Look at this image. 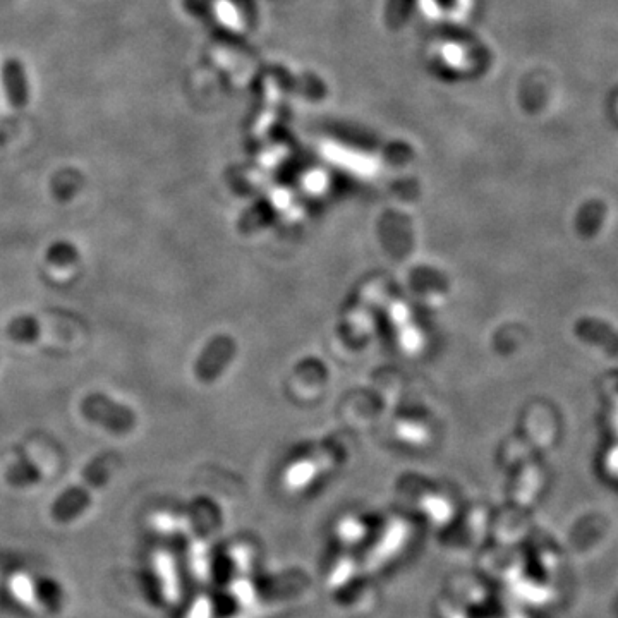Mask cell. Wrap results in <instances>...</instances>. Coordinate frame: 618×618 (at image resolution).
<instances>
[{"label":"cell","instance_id":"3","mask_svg":"<svg viewBox=\"0 0 618 618\" xmlns=\"http://www.w3.org/2000/svg\"><path fill=\"white\" fill-rule=\"evenodd\" d=\"M110 462H112V455L110 454L100 455L98 459L91 462L88 471H86V485L71 491V495L67 493L66 497L62 498V507H66L67 510L78 509L83 500H86V497H88L86 493H88L91 486L100 485L103 479L107 478V474L110 471Z\"/></svg>","mask_w":618,"mask_h":618},{"label":"cell","instance_id":"1","mask_svg":"<svg viewBox=\"0 0 618 618\" xmlns=\"http://www.w3.org/2000/svg\"><path fill=\"white\" fill-rule=\"evenodd\" d=\"M81 411L88 421L114 433H126L134 425L133 412L129 411L128 407L119 406L107 395H86L81 402Z\"/></svg>","mask_w":618,"mask_h":618},{"label":"cell","instance_id":"5","mask_svg":"<svg viewBox=\"0 0 618 618\" xmlns=\"http://www.w3.org/2000/svg\"><path fill=\"white\" fill-rule=\"evenodd\" d=\"M18 129L16 121H0V146H6L9 141H13Z\"/></svg>","mask_w":618,"mask_h":618},{"label":"cell","instance_id":"2","mask_svg":"<svg viewBox=\"0 0 618 618\" xmlns=\"http://www.w3.org/2000/svg\"><path fill=\"white\" fill-rule=\"evenodd\" d=\"M2 81L6 88L9 103L16 109H23L30 102V85L26 69L18 59H9L2 67Z\"/></svg>","mask_w":618,"mask_h":618},{"label":"cell","instance_id":"4","mask_svg":"<svg viewBox=\"0 0 618 618\" xmlns=\"http://www.w3.org/2000/svg\"><path fill=\"white\" fill-rule=\"evenodd\" d=\"M9 594L13 596L16 603L30 610V612H42L43 603L38 598L35 582L31 581V577L25 572H16L9 577L7 582Z\"/></svg>","mask_w":618,"mask_h":618}]
</instances>
